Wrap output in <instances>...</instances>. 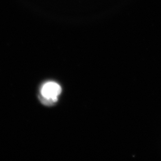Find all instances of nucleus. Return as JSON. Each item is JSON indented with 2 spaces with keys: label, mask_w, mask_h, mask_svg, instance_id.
Returning a JSON list of instances; mask_svg holds the SVG:
<instances>
[{
  "label": "nucleus",
  "mask_w": 161,
  "mask_h": 161,
  "mask_svg": "<svg viewBox=\"0 0 161 161\" xmlns=\"http://www.w3.org/2000/svg\"><path fill=\"white\" fill-rule=\"evenodd\" d=\"M61 91V87L56 82H47L41 89V95L49 102H55L58 101V96L60 94Z\"/></svg>",
  "instance_id": "1"
}]
</instances>
